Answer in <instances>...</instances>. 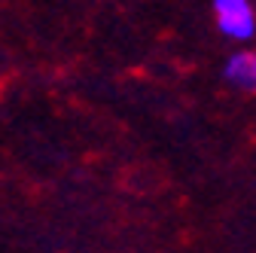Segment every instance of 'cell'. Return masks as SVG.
<instances>
[{
	"instance_id": "2",
	"label": "cell",
	"mask_w": 256,
	"mask_h": 253,
	"mask_svg": "<svg viewBox=\"0 0 256 253\" xmlns=\"http://www.w3.org/2000/svg\"><path fill=\"white\" fill-rule=\"evenodd\" d=\"M222 80L241 92H256V52L238 49L235 55H229L222 64Z\"/></svg>"
},
{
	"instance_id": "1",
	"label": "cell",
	"mask_w": 256,
	"mask_h": 253,
	"mask_svg": "<svg viewBox=\"0 0 256 253\" xmlns=\"http://www.w3.org/2000/svg\"><path fill=\"white\" fill-rule=\"evenodd\" d=\"M210 6L222 37L238 43H247L256 37V10L250 0H210Z\"/></svg>"
}]
</instances>
